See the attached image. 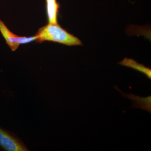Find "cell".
Listing matches in <instances>:
<instances>
[{
	"instance_id": "obj_4",
	"label": "cell",
	"mask_w": 151,
	"mask_h": 151,
	"mask_svg": "<svg viewBox=\"0 0 151 151\" xmlns=\"http://www.w3.org/2000/svg\"><path fill=\"white\" fill-rule=\"evenodd\" d=\"M114 88L119 92L123 97L132 100V105L130 108H139L148 111L151 113V96L146 97H140L133 94H128L123 92L118 88L117 85L114 86Z\"/></svg>"
},
{
	"instance_id": "obj_6",
	"label": "cell",
	"mask_w": 151,
	"mask_h": 151,
	"mask_svg": "<svg viewBox=\"0 0 151 151\" xmlns=\"http://www.w3.org/2000/svg\"><path fill=\"white\" fill-rule=\"evenodd\" d=\"M46 11L49 24H58L59 5L57 0H46Z\"/></svg>"
},
{
	"instance_id": "obj_2",
	"label": "cell",
	"mask_w": 151,
	"mask_h": 151,
	"mask_svg": "<svg viewBox=\"0 0 151 151\" xmlns=\"http://www.w3.org/2000/svg\"><path fill=\"white\" fill-rule=\"evenodd\" d=\"M0 147L7 151H29L22 141L14 133L0 127Z\"/></svg>"
},
{
	"instance_id": "obj_3",
	"label": "cell",
	"mask_w": 151,
	"mask_h": 151,
	"mask_svg": "<svg viewBox=\"0 0 151 151\" xmlns=\"http://www.w3.org/2000/svg\"><path fill=\"white\" fill-rule=\"evenodd\" d=\"M0 32L5 40L7 44L12 51L16 50L20 45L30 43L35 41V36L32 37L19 36L9 29L5 24L0 19Z\"/></svg>"
},
{
	"instance_id": "obj_5",
	"label": "cell",
	"mask_w": 151,
	"mask_h": 151,
	"mask_svg": "<svg viewBox=\"0 0 151 151\" xmlns=\"http://www.w3.org/2000/svg\"><path fill=\"white\" fill-rule=\"evenodd\" d=\"M119 65L132 68L145 74L150 79H151V69L142 64L139 63L134 60L125 58L122 61L118 63Z\"/></svg>"
},
{
	"instance_id": "obj_1",
	"label": "cell",
	"mask_w": 151,
	"mask_h": 151,
	"mask_svg": "<svg viewBox=\"0 0 151 151\" xmlns=\"http://www.w3.org/2000/svg\"><path fill=\"white\" fill-rule=\"evenodd\" d=\"M35 36L36 41L38 43L50 41L68 46L82 45L79 39L67 32L58 24L48 23L40 28Z\"/></svg>"
}]
</instances>
